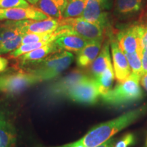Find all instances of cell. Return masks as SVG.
I'll list each match as a JSON object with an SVG mask.
<instances>
[{
    "label": "cell",
    "mask_w": 147,
    "mask_h": 147,
    "mask_svg": "<svg viewBox=\"0 0 147 147\" xmlns=\"http://www.w3.org/2000/svg\"><path fill=\"white\" fill-rule=\"evenodd\" d=\"M114 141H115V140L113 138H110L108 141H106V142L103 143V144L99 145L96 147H113L114 144H114Z\"/></svg>",
    "instance_id": "obj_34"
},
{
    "label": "cell",
    "mask_w": 147,
    "mask_h": 147,
    "mask_svg": "<svg viewBox=\"0 0 147 147\" xmlns=\"http://www.w3.org/2000/svg\"><path fill=\"white\" fill-rule=\"evenodd\" d=\"M110 50V42L107 41L102 45L100 53L91 64V70L93 78H97L106 68L113 66Z\"/></svg>",
    "instance_id": "obj_19"
},
{
    "label": "cell",
    "mask_w": 147,
    "mask_h": 147,
    "mask_svg": "<svg viewBox=\"0 0 147 147\" xmlns=\"http://www.w3.org/2000/svg\"><path fill=\"white\" fill-rule=\"evenodd\" d=\"M30 4L26 0H0V8H28Z\"/></svg>",
    "instance_id": "obj_27"
},
{
    "label": "cell",
    "mask_w": 147,
    "mask_h": 147,
    "mask_svg": "<svg viewBox=\"0 0 147 147\" xmlns=\"http://www.w3.org/2000/svg\"><path fill=\"white\" fill-rule=\"evenodd\" d=\"M51 42L53 41H42L39 42H35V43L21 45L18 48H16L15 50L9 53L8 58L15 59H18L19 57H21V55L44 47V46L48 45V44H49Z\"/></svg>",
    "instance_id": "obj_24"
},
{
    "label": "cell",
    "mask_w": 147,
    "mask_h": 147,
    "mask_svg": "<svg viewBox=\"0 0 147 147\" xmlns=\"http://www.w3.org/2000/svg\"><path fill=\"white\" fill-rule=\"evenodd\" d=\"M40 82L41 80L36 75L23 70L7 74L2 72L0 74V92L16 94Z\"/></svg>",
    "instance_id": "obj_5"
},
{
    "label": "cell",
    "mask_w": 147,
    "mask_h": 147,
    "mask_svg": "<svg viewBox=\"0 0 147 147\" xmlns=\"http://www.w3.org/2000/svg\"><path fill=\"white\" fill-rule=\"evenodd\" d=\"M138 76L131 73L124 81L119 82L107 94L102 95L103 102L112 106H121L137 102L142 98Z\"/></svg>",
    "instance_id": "obj_3"
},
{
    "label": "cell",
    "mask_w": 147,
    "mask_h": 147,
    "mask_svg": "<svg viewBox=\"0 0 147 147\" xmlns=\"http://www.w3.org/2000/svg\"><path fill=\"white\" fill-rule=\"evenodd\" d=\"M49 17L42 12L34 5H30L28 8H0V20L1 21H19L25 20L41 21Z\"/></svg>",
    "instance_id": "obj_9"
},
{
    "label": "cell",
    "mask_w": 147,
    "mask_h": 147,
    "mask_svg": "<svg viewBox=\"0 0 147 147\" xmlns=\"http://www.w3.org/2000/svg\"><path fill=\"white\" fill-rule=\"evenodd\" d=\"M139 39L143 49H147V23L138 25Z\"/></svg>",
    "instance_id": "obj_28"
},
{
    "label": "cell",
    "mask_w": 147,
    "mask_h": 147,
    "mask_svg": "<svg viewBox=\"0 0 147 147\" xmlns=\"http://www.w3.org/2000/svg\"><path fill=\"white\" fill-rule=\"evenodd\" d=\"M141 60L143 73H147V49H142Z\"/></svg>",
    "instance_id": "obj_30"
},
{
    "label": "cell",
    "mask_w": 147,
    "mask_h": 147,
    "mask_svg": "<svg viewBox=\"0 0 147 147\" xmlns=\"http://www.w3.org/2000/svg\"><path fill=\"white\" fill-rule=\"evenodd\" d=\"M57 147H85L83 144H82L81 143L79 142L78 140L76 141V142L69 143V144H67L65 145H63V146H60Z\"/></svg>",
    "instance_id": "obj_33"
},
{
    "label": "cell",
    "mask_w": 147,
    "mask_h": 147,
    "mask_svg": "<svg viewBox=\"0 0 147 147\" xmlns=\"http://www.w3.org/2000/svg\"><path fill=\"white\" fill-rule=\"evenodd\" d=\"M85 76L81 71H71L48 86L45 91V97L49 100H55L67 97L71 88Z\"/></svg>",
    "instance_id": "obj_8"
},
{
    "label": "cell",
    "mask_w": 147,
    "mask_h": 147,
    "mask_svg": "<svg viewBox=\"0 0 147 147\" xmlns=\"http://www.w3.org/2000/svg\"><path fill=\"white\" fill-rule=\"evenodd\" d=\"M88 0H68L63 18L80 17L83 13Z\"/></svg>",
    "instance_id": "obj_22"
},
{
    "label": "cell",
    "mask_w": 147,
    "mask_h": 147,
    "mask_svg": "<svg viewBox=\"0 0 147 147\" xmlns=\"http://www.w3.org/2000/svg\"><path fill=\"white\" fill-rule=\"evenodd\" d=\"M111 5L112 0H88L80 17L105 30L110 27L109 10Z\"/></svg>",
    "instance_id": "obj_7"
},
{
    "label": "cell",
    "mask_w": 147,
    "mask_h": 147,
    "mask_svg": "<svg viewBox=\"0 0 147 147\" xmlns=\"http://www.w3.org/2000/svg\"><path fill=\"white\" fill-rule=\"evenodd\" d=\"M135 142V136L133 134H127L120 140L114 144L113 147H129Z\"/></svg>",
    "instance_id": "obj_29"
},
{
    "label": "cell",
    "mask_w": 147,
    "mask_h": 147,
    "mask_svg": "<svg viewBox=\"0 0 147 147\" xmlns=\"http://www.w3.org/2000/svg\"><path fill=\"white\" fill-rule=\"evenodd\" d=\"M59 26V19L49 17L41 21H22V29L25 34L54 33Z\"/></svg>",
    "instance_id": "obj_12"
},
{
    "label": "cell",
    "mask_w": 147,
    "mask_h": 147,
    "mask_svg": "<svg viewBox=\"0 0 147 147\" xmlns=\"http://www.w3.org/2000/svg\"><path fill=\"white\" fill-rule=\"evenodd\" d=\"M110 46L115 78L119 82H121L130 76L131 69L125 55L119 47L117 40L112 38L110 41Z\"/></svg>",
    "instance_id": "obj_11"
},
{
    "label": "cell",
    "mask_w": 147,
    "mask_h": 147,
    "mask_svg": "<svg viewBox=\"0 0 147 147\" xmlns=\"http://www.w3.org/2000/svg\"><path fill=\"white\" fill-rule=\"evenodd\" d=\"M140 83L147 91V73H144L140 80Z\"/></svg>",
    "instance_id": "obj_32"
},
{
    "label": "cell",
    "mask_w": 147,
    "mask_h": 147,
    "mask_svg": "<svg viewBox=\"0 0 147 147\" xmlns=\"http://www.w3.org/2000/svg\"><path fill=\"white\" fill-rule=\"evenodd\" d=\"M9 64L8 59L0 56V74L4 72Z\"/></svg>",
    "instance_id": "obj_31"
},
{
    "label": "cell",
    "mask_w": 147,
    "mask_h": 147,
    "mask_svg": "<svg viewBox=\"0 0 147 147\" xmlns=\"http://www.w3.org/2000/svg\"><path fill=\"white\" fill-rule=\"evenodd\" d=\"M89 41L74 34H63L57 37L55 44L59 51L77 53L87 45Z\"/></svg>",
    "instance_id": "obj_15"
},
{
    "label": "cell",
    "mask_w": 147,
    "mask_h": 147,
    "mask_svg": "<svg viewBox=\"0 0 147 147\" xmlns=\"http://www.w3.org/2000/svg\"><path fill=\"white\" fill-rule=\"evenodd\" d=\"M57 37L54 33H44V34H25L21 40V45L35 43L42 41H54Z\"/></svg>",
    "instance_id": "obj_25"
},
{
    "label": "cell",
    "mask_w": 147,
    "mask_h": 147,
    "mask_svg": "<svg viewBox=\"0 0 147 147\" xmlns=\"http://www.w3.org/2000/svg\"><path fill=\"white\" fill-rule=\"evenodd\" d=\"M144 0H115V12L120 18H129L138 14L144 6Z\"/></svg>",
    "instance_id": "obj_17"
},
{
    "label": "cell",
    "mask_w": 147,
    "mask_h": 147,
    "mask_svg": "<svg viewBox=\"0 0 147 147\" xmlns=\"http://www.w3.org/2000/svg\"><path fill=\"white\" fill-rule=\"evenodd\" d=\"M58 51H61L59 50L53 41L41 48L21 55L17 59V60L19 63V65L21 66L24 65V64L40 61L42 59L47 57L49 55L58 52Z\"/></svg>",
    "instance_id": "obj_18"
},
{
    "label": "cell",
    "mask_w": 147,
    "mask_h": 147,
    "mask_svg": "<svg viewBox=\"0 0 147 147\" xmlns=\"http://www.w3.org/2000/svg\"><path fill=\"white\" fill-rule=\"evenodd\" d=\"M23 34H25L22 29V21H13L0 20V44Z\"/></svg>",
    "instance_id": "obj_20"
},
{
    "label": "cell",
    "mask_w": 147,
    "mask_h": 147,
    "mask_svg": "<svg viewBox=\"0 0 147 147\" xmlns=\"http://www.w3.org/2000/svg\"><path fill=\"white\" fill-rule=\"evenodd\" d=\"M103 40L89 41L82 50L76 53L77 65L80 67H87L94 61L100 53Z\"/></svg>",
    "instance_id": "obj_13"
},
{
    "label": "cell",
    "mask_w": 147,
    "mask_h": 147,
    "mask_svg": "<svg viewBox=\"0 0 147 147\" xmlns=\"http://www.w3.org/2000/svg\"><path fill=\"white\" fill-rule=\"evenodd\" d=\"M68 0H39L36 6L48 17L61 19L63 18Z\"/></svg>",
    "instance_id": "obj_16"
},
{
    "label": "cell",
    "mask_w": 147,
    "mask_h": 147,
    "mask_svg": "<svg viewBox=\"0 0 147 147\" xmlns=\"http://www.w3.org/2000/svg\"><path fill=\"white\" fill-rule=\"evenodd\" d=\"M142 51H137L133 53H125L129 65L131 69V74L141 78L143 74L142 66Z\"/></svg>",
    "instance_id": "obj_23"
},
{
    "label": "cell",
    "mask_w": 147,
    "mask_h": 147,
    "mask_svg": "<svg viewBox=\"0 0 147 147\" xmlns=\"http://www.w3.org/2000/svg\"><path fill=\"white\" fill-rule=\"evenodd\" d=\"M26 1L30 5H34V6H36V5H37V3H38V1H39V0H26Z\"/></svg>",
    "instance_id": "obj_35"
},
{
    "label": "cell",
    "mask_w": 147,
    "mask_h": 147,
    "mask_svg": "<svg viewBox=\"0 0 147 147\" xmlns=\"http://www.w3.org/2000/svg\"><path fill=\"white\" fill-rule=\"evenodd\" d=\"M16 130L5 112L0 110V147H14Z\"/></svg>",
    "instance_id": "obj_14"
},
{
    "label": "cell",
    "mask_w": 147,
    "mask_h": 147,
    "mask_svg": "<svg viewBox=\"0 0 147 147\" xmlns=\"http://www.w3.org/2000/svg\"><path fill=\"white\" fill-rule=\"evenodd\" d=\"M144 147H147V138H146V143H145Z\"/></svg>",
    "instance_id": "obj_36"
},
{
    "label": "cell",
    "mask_w": 147,
    "mask_h": 147,
    "mask_svg": "<svg viewBox=\"0 0 147 147\" xmlns=\"http://www.w3.org/2000/svg\"><path fill=\"white\" fill-rule=\"evenodd\" d=\"M116 40L119 48L125 54L142 51L138 32V25H131L119 31Z\"/></svg>",
    "instance_id": "obj_10"
},
{
    "label": "cell",
    "mask_w": 147,
    "mask_h": 147,
    "mask_svg": "<svg viewBox=\"0 0 147 147\" xmlns=\"http://www.w3.org/2000/svg\"><path fill=\"white\" fill-rule=\"evenodd\" d=\"M104 29L96 24L81 17L62 18L59 20V26L54 32L57 37L63 34H74L87 41L104 40Z\"/></svg>",
    "instance_id": "obj_4"
},
{
    "label": "cell",
    "mask_w": 147,
    "mask_h": 147,
    "mask_svg": "<svg viewBox=\"0 0 147 147\" xmlns=\"http://www.w3.org/2000/svg\"><path fill=\"white\" fill-rule=\"evenodd\" d=\"M115 76L113 65L106 68L99 76L95 78L100 96L104 95L109 92L113 87Z\"/></svg>",
    "instance_id": "obj_21"
},
{
    "label": "cell",
    "mask_w": 147,
    "mask_h": 147,
    "mask_svg": "<svg viewBox=\"0 0 147 147\" xmlns=\"http://www.w3.org/2000/svg\"><path fill=\"white\" fill-rule=\"evenodd\" d=\"M24 35L25 34L21 35L13 39L0 44V56L2 55L9 54L19 47L21 45V40Z\"/></svg>",
    "instance_id": "obj_26"
},
{
    "label": "cell",
    "mask_w": 147,
    "mask_h": 147,
    "mask_svg": "<svg viewBox=\"0 0 147 147\" xmlns=\"http://www.w3.org/2000/svg\"><path fill=\"white\" fill-rule=\"evenodd\" d=\"M100 96L95 79L86 75L71 88L67 97L79 104H94L97 102Z\"/></svg>",
    "instance_id": "obj_6"
},
{
    "label": "cell",
    "mask_w": 147,
    "mask_h": 147,
    "mask_svg": "<svg viewBox=\"0 0 147 147\" xmlns=\"http://www.w3.org/2000/svg\"><path fill=\"white\" fill-rule=\"evenodd\" d=\"M74 55L71 52L61 51L49 55L40 61L21 65L23 71L36 75L42 81H49L67 69L73 62Z\"/></svg>",
    "instance_id": "obj_2"
},
{
    "label": "cell",
    "mask_w": 147,
    "mask_h": 147,
    "mask_svg": "<svg viewBox=\"0 0 147 147\" xmlns=\"http://www.w3.org/2000/svg\"><path fill=\"white\" fill-rule=\"evenodd\" d=\"M146 106L130 110L113 120L107 121L91 129L78 142L85 147H96L106 142L144 114Z\"/></svg>",
    "instance_id": "obj_1"
}]
</instances>
